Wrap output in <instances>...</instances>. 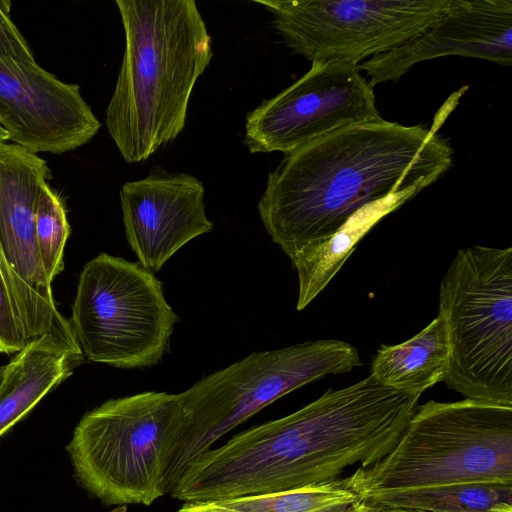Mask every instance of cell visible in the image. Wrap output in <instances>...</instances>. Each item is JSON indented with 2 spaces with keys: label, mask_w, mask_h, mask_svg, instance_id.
<instances>
[{
  "label": "cell",
  "mask_w": 512,
  "mask_h": 512,
  "mask_svg": "<svg viewBox=\"0 0 512 512\" xmlns=\"http://www.w3.org/2000/svg\"><path fill=\"white\" fill-rule=\"evenodd\" d=\"M421 394L368 376L329 389L282 418L245 430L195 459L171 490L184 501L263 495L333 481L374 464L397 444Z\"/></svg>",
  "instance_id": "6da1fadb"
},
{
  "label": "cell",
  "mask_w": 512,
  "mask_h": 512,
  "mask_svg": "<svg viewBox=\"0 0 512 512\" xmlns=\"http://www.w3.org/2000/svg\"><path fill=\"white\" fill-rule=\"evenodd\" d=\"M437 129L379 118L285 154L258 202L265 230L291 260L364 206L397 193H419L452 166L453 149Z\"/></svg>",
  "instance_id": "7a4b0ae2"
},
{
  "label": "cell",
  "mask_w": 512,
  "mask_h": 512,
  "mask_svg": "<svg viewBox=\"0 0 512 512\" xmlns=\"http://www.w3.org/2000/svg\"><path fill=\"white\" fill-rule=\"evenodd\" d=\"M125 50L106 126L127 163L146 160L184 129L212 39L193 0H116Z\"/></svg>",
  "instance_id": "3957f363"
},
{
  "label": "cell",
  "mask_w": 512,
  "mask_h": 512,
  "mask_svg": "<svg viewBox=\"0 0 512 512\" xmlns=\"http://www.w3.org/2000/svg\"><path fill=\"white\" fill-rule=\"evenodd\" d=\"M343 481L360 501L400 489L512 484V406L467 398L418 405L392 450Z\"/></svg>",
  "instance_id": "277c9868"
},
{
  "label": "cell",
  "mask_w": 512,
  "mask_h": 512,
  "mask_svg": "<svg viewBox=\"0 0 512 512\" xmlns=\"http://www.w3.org/2000/svg\"><path fill=\"white\" fill-rule=\"evenodd\" d=\"M361 365L354 346L322 339L254 352L205 375L177 394L182 420L166 446L165 493H170L184 470L219 438L266 406L308 383Z\"/></svg>",
  "instance_id": "5b68a950"
},
{
  "label": "cell",
  "mask_w": 512,
  "mask_h": 512,
  "mask_svg": "<svg viewBox=\"0 0 512 512\" xmlns=\"http://www.w3.org/2000/svg\"><path fill=\"white\" fill-rule=\"evenodd\" d=\"M438 314L449 345L443 382L467 399L512 406V248L459 249Z\"/></svg>",
  "instance_id": "8992f818"
},
{
  "label": "cell",
  "mask_w": 512,
  "mask_h": 512,
  "mask_svg": "<svg viewBox=\"0 0 512 512\" xmlns=\"http://www.w3.org/2000/svg\"><path fill=\"white\" fill-rule=\"evenodd\" d=\"M181 420L177 394L105 401L84 414L67 445L75 478L106 505H151L166 494L165 450Z\"/></svg>",
  "instance_id": "52a82bcc"
},
{
  "label": "cell",
  "mask_w": 512,
  "mask_h": 512,
  "mask_svg": "<svg viewBox=\"0 0 512 512\" xmlns=\"http://www.w3.org/2000/svg\"><path fill=\"white\" fill-rule=\"evenodd\" d=\"M69 321L87 360L134 369L160 362L179 317L153 273L101 252L80 273Z\"/></svg>",
  "instance_id": "ba28073f"
},
{
  "label": "cell",
  "mask_w": 512,
  "mask_h": 512,
  "mask_svg": "<svg viewBox=\"0 0 512 512\" xmlns=\"http://www.w3.org/2000/svg\"><path fill=\"white\" fill-rule=\"evenodd\" d=\"M285 44L313 62H343L392 51L425 31L451 0H255Z\"/></svg>",
  "instance_id": "9c48e42d"
},
{
  "label": "cell",
  "mask_w": 512,
  "mask_h": 512,
  "mask_svg": "<svg viewBox=\"0 0 512 512\" xmlns=\"http://www.w3.org/2000/svg\"><path fill=\"white\" fill-rule=\"evenodd\" d=\"M379 118L373 87L357 67L313 62L296 82L248 113L244 143L251 153L288 154L334 131Z\"/></svg>",
  "instance_id": "30bf717a"
},
{
  "label": "cell",
  "mask_w": 512,
  "mask_h": 512,
  "mask_svg": "<svg viewBox=\"0 0 512 512\" xmlns=\"http://www.w3.org/2000/svg\"><path fill=\"white\" fill-rule=\"evenodd\" d=\"M0 125L9 140L28 151L61 154L89 142L101 123L78 85L37 63L0 57Z\"/></svg>",
  "instance_id": "8fae6325"
},
{
  "label": "cell",
  "mask_w": 512,
  "mask_h": 512,
  "mask_svg": "<svg viewBox=\"0 0 512 512\" xmlns=\"http://www.w3.org/2000/svg\"><path fill=\"white\" fill-rule=\"evenodd\" d=\"M50 177L46 161L37 154L0 142V251L57 342L71 354L84 357L70 321L58 311L36 239L37 200Z\"/></svg>",
  "instance_id": "7c38bea8"
},
{
  "label": "cell",
  "mask_w": 512,
  "mask_h": 512,
  "mask_svg": "<svg viewBox=\"0 0 512 512\" xmlns=\"http://www.w3.org/2000/svg\"><path fill=\"white\" fill-rule=\"evenodd\" d=\"M443 56L512 63V1L451 0L425 31L400 47L363 61L369 84L396 82L411 68Z\"/></svg>",
  "instance_id": "4fadbf2b"
},
{
  "label": "cell",
  "mask_w": 512,
  "mask_h": 512,
  "mask_svg": "<svg viewBox=\"0 0 512 512\" xmlns=\"http://www.w3.org/2000/svg\"><path fill=\"white\" fill-rule=\"evenodd\" d=\"M205 188L185 173H152L120 190L125 234L138 263L151 273L192 239L213 230Z\"/></svg>",
  "instance_id": "5bb4252c"
},
{
  "label": "cell",
  "mask_w": 512,
  "mask_h": 512,
  "mask_svg": "<svg viewBox=\"0 0 512 512\" xmlns=\"http://www.w3.org/2000/svg\"><path fill=\"white\" fill-rule=\"evenodd\" d=\"M83 361L45 334L29 342L6 365L0 383V437L25 417Z\"/></svg>",
  "instance_id": "9a60e30c"
},
{
  "label": "cell",
  "mask_w": 512,
  "mask_h": 512,
  "mask_svg": "<svg viewBox=\"0 0 512 512\" xmlns=\"http://www.w3.org/2000/svg\"><path fill=\"white\" fill-rule=\"evenodd\" d=\"M418 193L407 191L368 204L334 234L300 249L291 259L298 274L296 308L305 309L330 283L360 240L386 215Z\"/></svg>",
  "instance_id": "2e32d148"
},
{
  "label": "cell",
  "mask_w": 512,
  "mask_h": 512,
  "mask_svg": "<svg viewBox=\"0 0 512 512\" xmlns=\"http://www.w3.org/2000/svg\"><path fill=\"white\" fill-rule=\"evenodd\" d=\"M449 360L444 319L438 314L412 338L382 345L371 362V374L382 385L421 394L443 381Z\"/></svg>",
  "instance_id": "e0dca14e"
},
{
  "label": "cell",
  "mask_w": 512,
  "mask_h": 512,
  "mask_svg": "<svg viewBox=\"0 0 512 512\" xmlns=\"http://www.w3.org/2000/svg\"><path fill=\"white\" fill-rule=\"evenodd\" d=\"M361 503L421 512H492L512 509V484L470 482L383 491L363 498Z\"/></svg>",
  "instance_id": "ac0fdd59"
},
{
  "label": "cell",
  "mask_w": 512,
  "mask_h": 512,
  "mask_svg": "<svg viewBox=\"0 0 512 512\" xmlns=\"http://www.w3.org/2000/svg\"><path fill=\"white\" fill-rule=\"evenodd\" d=\"M239 512H349L360 504L343 478L287 491L215 500Z\"/></svg>",
  "instance_id": "d6986e66"
},
{
  "label": "cell",
  "mask_w": 512,
  "mask_h": 512,
  "mask_svg": "<svg viewBox=\"0 0 512 512\" xmlns=\"http://www.w3.org/2000/svg\"><path fill=\"white\" fill-rule=\"evenodd\" d=\"M40 258L50 282L64 270V249L71 228L64 203L48 183L41 188L35 213Z\"/></svg>",
  "instance_id": "ffe728a7"
},
{
  "label": "cell",
  "mask_w": 512,
  "mask_h": 512,
  "mask_svg": "<svg viewBox=\"0 0 512 512\" xmlns=\"http://www.w3.org/2000/svg\"><path fill=\"white\" fill-rule=\"evenodd\" d=\"M11 1L0 0V57L35 64L32 50L10 17Z\"/></svg>",
  "instance_id": "44dd1931"
},
{
  "label": "cell",
  "mask_w": 512,
  "mask_h": 512,
  "mask_svg": "<svg viewBox=\"0 0 512 512\" xmlns=\"http://www.w3.org/2000/svg\"><path fill=\"white\" fill-rule=\"evenodd\" d=\"M9 140L8 133L0 125V142ZM0 274L6 286L11 304L24 326H30L40 318V312L25 290L24 286L12 273L0 251Z\"/></svg>",
  "instance_id": "7402d4cb"
},
{
  "label": "cell",
  "mask_w": 512,
  "mask_h": 512,
  "mask_svg": "<svg viewBox=\"0 0 512 512\" xmlns=\"http://www.w3.org/2000/svg\"><path fill=\"white\" fill-rule=\"evenodd\" d=\"M27 344L23 324L13 309L0 274V352L13 354Z\"/></svg>",
  "instance_id": "603a6c76"
},
{
  "label": "cell",
  "mask_w": 512,
  "mask_h": 512,
  "mask_svg": "<svg viewBox=\"0 0 512 512\" xmlns=\"http://www.w3.org/2000/svg\"><path fill=\"white\" fill-rule=\"evenodd\" d=\"M177 512H239L220 505L216 501L185 502Z\"/></svg>",
  "instance_id": "cb8c5ba5"
},
{
  "label": "cell",
  "mask_w": 512,
  "mask_h": 512,
  "mask_svg": "<svg viewBox=\"0 0 512 512\" xmlns=\"http://www.w3.org/2000/svg\"><path fill=\"white\" fill-rule=\"evenodd\" d=\"M362 512H421V511H413V510H405V509H383V508H374L369 507L361 503Z\"/></svg>",
  "instance_id": "d4e9b609"
},
{
  "label": "cell",
  "mask_w": 512,
  "mask_h": 512,
  "mask_svg": "<svg viewBox=\"0 0 512 512\" xmlns=\"http://www.w3.org/2000/svg\"><path fill=\"white\" fill-rule=\"evenodd\" d=\"M126 511H127V507L125 505H121V506H117L110 512H126Z\"/></svg>",
  "instance_id": "484cf974"
},
{
  "label": "cell",
  "mask_w": 512,
  "mask_h": 512,
  "mask_svg": "<svg viewBox=\"0 0 512 512\" xmlns=\"http://www.w3.org/2000/svg\"><path fill=\"white\" fill-rule=\"evenodd\" d=\"M6 365L0 366V383L2 382L4 373H5Z\"/></svg>",
  "instance_id": "4316f807"
},
{
  "label": "cell",
  "mask_w": 512,
  "mask_h": 512,
  "mask_svg": "<svg viewBox=\"0 0 512 512\" xmlns=\"http://www.w3.org/2000/svg\"><path fill=\"white\" fill-rule=\"evenodd\" d=\"M352 512H362V505L360 504Z\"/></svg>",
  "instance_id": "83f0119b"
},
{
  "label": "cell",
  "mask_w": 512,
  "mask_h": 512,
  "mask_svg": "<svg viewBox=\"0 0 512 512\" xmlns=\"http://www.w3.org/2000/svg\"><path fill=\"white\" fill-rule=\"evenodd\" d=\"M492 512H512V509H502V510H495Z\"/></svg>",
  "instance_id": "f1b7e54d"
},
{
  "label": "cell",
  "mask_w": 512,
  "mask_h": 512,
  "mask_svg": "<svg viewBox=\"0 0 512 512\" xmlns=\"http://www.w3.org/2000/svg\"><path fill=\"white\" fill-rule=\"evenodd\" d=\"M354 509H355V508H354ZM354 509H353V510H354ZM353 510H351V511H349V512H352Z\"/></svg>",
  "instance_id": "f546056e"
}]
</instances>
